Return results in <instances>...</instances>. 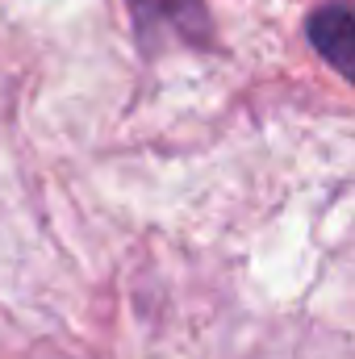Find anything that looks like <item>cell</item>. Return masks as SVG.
I'll use <instances>...</instances> for the list:
<instances>
[{
	"instance_id": "1",
	"label": "cell",
	"mask_w": 355,
	"mask_h": 359,
	"mask_svg": "<svg viewBox=\"0 0 355 359\" xmlns=\"http://www.w3.org/2000/svg\"><path fill=\"white\" fill-rule=\"evenodd\" d=\"M142 55H155L168 38L192 50H217V25L205 0H126Z\"/></svg>"
},
{
	"instance_id": "2",
	"label": "cell",
	"mask_w": 355,
	"mask_h": 359,
	"mask_svg": "<svg viewBox=\"0 0 355 359\" xmlns=\"http://www.w3.org/2000/svg\"><path fill=\"white\" fill-rule=\"evenodd\" d=\"M305 38L326 67H335L355 88V8L343 0H326L305 17Z\"/></svg>"
}]
</instances>
